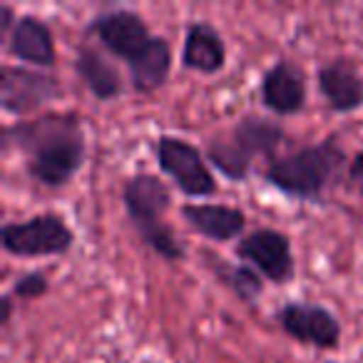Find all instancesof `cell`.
Returning a JSON list of instances; mask_svg holds the SVG:
<instances>
[{"mask_svg": "<svg viewBox=\"0 0 363 363\" xmlns=\"http://www.w3.org/2000/svg\"><path fill=\"white\" fill-rule=\"evenodd\" d=\"M127 65H130L132 85H135L137 92H155L169 75L172 50L167 45V40L152 38L150 45Z\"/></svg>", "mask_w": 363, "mask_h": 363, "instance_id": "obj_16", "label": "cell"}, {"mask_svg": "<svg viewBox=\"0 0 363 363\" xmlns=\"http://www.w3.org/2000/svg\"><path fill=\"white\" fill-rule=\"evenodd\" d=\"M219 269H222V277L219 279H224L242 298L252 301L257 294H262V281H259V277L252 269H244V267H219Z\"/></svg>", "mask_w": 363, "mask_h": 363, "instance_id": "obj_18", "label": "cell"}, {"mask_svg": "<svg viewBox=\"0 0 363 363\" xmlns=\"http://www.w3.org/2000/svg\"><path fill=\"white\" fill-rule=\"evenodd\" d=\"M262 100L277 115L298 112L303 107V100H306V82H303L301 70L294 67L291 62H277L264 75Z\"/></svg>", "mask_w": 363, "mask_h": 363, "instance_id": "obj_11", "label": "cell"}, {"mask_svg": "<svg viewBox=\"0 0 363 363\" xmlns=\"http://www.w3.org/2000/svg\"><path fill=\"white\" fill-rule=\"evenodd\" d=\"M341 164L343 152L333 140H326L323 145L303 147L284 160H274L267 169V179L291 197L316 202Z\"/></svg>", "mask_w": 363, "mask_h": 363, "instance_id": "obj_2", "label": "cell"}, {"mask_svg": "<svg viewBox=\"0 0 363 363\" xmlns=\"http://www.w3.org/2000/svg\"><path fill=\"white\" fill-rule=\"evenodd\" d=\"M284 132L279 125L269 120L247 117L232 132V140L212 142L209 145V160L219 172H224L232 179H244L252 164L254 155H272L281 142Z\"/></svg>", "mask_w": 363, "mask_h": 363, "instance_id": "obj_4", "label": "cell"}, {"mask_svg": "<svg viewBox=\"0 0 363 363\" xmlns=\"http://www.w3.org/2000/svg\"><path fill=\"white\" fill-rule=\"evenodd\" d=\"M351 179H353V184H356V187L363 189V152L353 157V162H351Z\"/></svg>", "mask_w": 363, "mask_h": 363, "instance_id": "obj_20", "label": "cell"}, {"mask_svg": "<svg viewBox=\"0 0 363 363\" xmlns=\"http://www.w3.org/2000/svg\"><path fill=\"white\" fill-rule=\"evenodd\" d=\"M48 291V279L43 274H28L13 286V294L21 298H38Z\"/></svg>", "mask_w": 363, "mask_h": 363, "instance_id": "obj_19", "label": "cell"}, {"mask_svg": "<svg viewBox=\"0 0 363 363\" xmlns=\"http://www.w3.org/2000/svg\"><path fill=\"white\" fill-rule=\"evenodd\" d=\"M8 318H11V296H3V316H0V321L8 323Z\"/></svg>", "mask_w": 363, "mask_h": 363, "instance_id": "obj_22", "label": "cell"}, {"mask_svg": "<svg viewBox=\"0 0 363 363\" xmlns=\"http://www.w3.org/2000/svg\"><path fill=\"white\" fill-rule=\"evenodd\" d=\"M16 145L28 155V169L48 187L67 184L85 157L82 125L72 115H48L11 132Z\"/></svg>", "mask_w": 363, "mask_h": 363, "instance_id": "obj_1", "label": "cell"}, {"mask_svg": "<svg viewBox=\"0 0 363 363\" xmlns=\"http://www.w3.org/2000/svg\"><path fill=\"white\" fill-rule=\"evenodd\" d=\"M169 189L162 184V179L152 174H137L125 184V207L135 227L140 229L142 239L160 257L174 262V259H182L184 249L162 224V214L169 209Z\"/></svg>", "mask_w": 363, "mask_h": 363, "instance_id": "obj_3", "label": "cell"}, {"mask_svg": "<svg viewBox=\"0 0 363 363\" xmlns=\"http://www.w3.org/2000/svg\"><path fill=\"white\" fill-rule=\"evenodd\" d=\"M11 52L30 65L48 67L55 62V45H52L50 30L45 23L33 16L16 21L11 33Z\"/></svg>", "mask_w": 363, "mask_h": 363, "instance_id": "obj_13", "label": "cell"}, {"mask_svg": "<svg viewBox=\"0 0 363 363\" xmlns=\"http://www.w3.org/2000/svg\"><path fill=\"white\" fill-rule=\"evenodd\" d=\"M237 254L259 269L269 281L284 284L294 274L291 244L281 232L274 229H259L239 242Z\"/></svg>", "mask_w": 363, "mask_h": 363, "instance_id": "obj_7", "label": "cell"}, {"mask_svg": "<svg viewBox=\"0 0 363 363\" xmlns=\"http://www.w3.org/2000/svg\"><path fill=\"white\" fill-rule=\"evenodd\" d=\"M279 321L289 336L318 348L336 346L341 336V326L333 318V313L313 303H289L279 313Z\"/></svg>", "mask_w": 363, "mask_h": 363, "instance_id": "obj_8", "label": "cell"}, {"mask_svg": "<svg viewBox=\"0 0 363 363\" xmlns=\"http://www.w3.org/2000/svg\"><path fill=\"white\" fill-rule=\"evenodd\" d=\"M92 33L100 38L107 50L125 57L127 62L135 60L152 40L145 21L130 11H115L100 16L92 23Z\"/></svg>", "mask_w": 363, "mask_h": 363, "instance_id": "obj_9", "label": "cell"}, {"mask_svg": "<svg viewBox=\"0 0 363 363\" xmlns=\"http://www.w3.org/2000/svg\"><path fill=\"white\" fill-rule=\"evenodd\" d=\"M157 160L160 167L177 182V187L182 192H187L189 197H207L217 189L209 167L204 164V157L194 145L177 137H162L157 145Z\"/></svg>", "mask_w": 363, "mask_h": 363, "instance_id": "obj_6", "label": "cell"}, {"mask_svg": "<svg viewBox=\"0 0 363 363\" xmlns=\"http://www.w3.org/2000/svg\"><path fill=\"white\" fill-rule=\"evenodd\" d=\"M0 13H3V21H0V35H6V33L11 30V26H16V23H13V11H11V6H3L0 8Z\"/></svg>", "mask_w": 363, "mask_h": 363, "instance_id": "obj_21", "label": "cell"}, {"mask_svg": "<svg viewBox=\"0 0 363 363\" xmlns=\"http://www.w3.org/2000/svg\"><path fill=\"white\" fill-rule=\"evenodd\" d=\"M182 214L199 234L214 242H229L244 229L242 209L224 207V204H187Z\"/></svg>", "mask_w": 363, "mask_h": 363, "instance_id": "obj_14", "label": "cell"}, {"mask_svg": "<svg viewBox=\"0 0 363 363\" xmlns=\"http://www.w3.org/2000/svg\"><path fill=\"white\" fill-rule=\"evenodd\" d=\"M57 95V85L52 77L38 75L21 67H3L0 80V102L8 112L26 115V112L40 107L43 102L52 100Z\"/></svg>", "mask_w": 363, "mask_h": 363, "instance_id": "obj_10", "label": "cell"}, {"mask_svg": "<svg viewBox=\"0 0 363 363\" xmlns=\"http://www.w3.org/2000/svg\"><path fill=\"white\" fill-rule=\"evenodd\" d=\"M224 57V40L212 26L207 23H197L189 28L187 40H184V52H182V62L189 70L197 72H217L222 70Z\"/></svg>", "mask_w": 363, "mask_h": 363, "instance_id": "obj_15", "label": "cell"}, {"mask_svg": "<svg viewBox=\"0 0 363 363\" xmlns=\"http://www.w3.org/2000/svg\"><path fill=\"white\" fill-rule=\"evenodd\" d=\"M72 232L57 214H40L23 224L3 227V247L16 257H50L67 252Z\"/></svg>", "mask_w": 363, "mask_h": 363, "instance_id": "obj_5", "label": "cell"}, {"mask_svg": "<svg viewBox=\"0 0 363 363\" xmlns=\"http://www.w3.org/2000/svg\"><path fill=\"white\" fill-rule=\"evenodd\" d=\"M75 70L97 100H110V97H115L117 92L122 90L117 70L100 55V52L92 50V48H82V50L77 52Z\"/></svg>", "mask_w": 363, "mask_h": 363, "instance_id": "obj_17", "label": "cell"}, {"mask_svg": "<svg viewBox=\"0 0 363 363\" xmlns=\"http://www.w3.org/2000/svg\"><path fill=\"white\" fill-rule=\"evenodd\" d=\"M318 87L336 112H351L363 105V77L346 60H336L321 67Z\"/></svg>", "mask_w": 363, "mask_h": 363, "instance_id": "obj_12", "label": "cell"}]
</instances>
